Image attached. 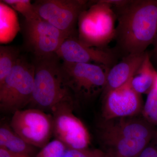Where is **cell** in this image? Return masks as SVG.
<instances>
[{"label": "cell", "instance_id": "obj_1", "mask_svg": "<svg viewBox=\"0 0 157 157\" xmlns=\"http://www.w3.org/2000/svg\"><path fill=\"white\" fill-rule=\"evenodd\" d=\"M117 25L115 49L125 56L146 52L157 33V0H127L113 7Z\"/></svg>", "mask_w": 157, "mask_h": 157}, {"label": "cell", "instance_id": "obj_2", "mask_svg": "<svg viewBox=\"0 0 157 157\" xmlns=\"http://www.w3.org/2000/svg\"><path fill=\"white\" fill-rule=\"evenodd\" d=\"M35 78L30 105L41 110L51 111L59 104L75 101L70 90L65 85L61 73V60L56 54L36 57Z\"/></svg>", "mask_w": 157, "mask_h": 157}, {"label": "cell", "instance_id": "obj_3", "mask_svg": "<svg viewBox=\"0 0 157 157\" xmlns=\"http://www.w3.org/2000/svg\"><path fill=\"white\" fill-rule=\"evenodd\" d=\"M116 21L111 5L104 0L90 1L78 17V40L89 47L106 48L115 37Z\"/></svg>", "mask_w": 157, "mask_h": 157}, {"label": "cell", "instance_id": "obj_4", "mask_svg": "<svg viewBox=\"0 0 157 157\" xmlns=\"http://www.w3.org/2000/svg\"><path fill=\"white\" fill-rule=\"evenodd\" d=\"M35 71L33 60L21 55L15 67L0 83V108L2 111L14 113L30 104Z\"/></svg>", "mask_w": 157, "mask_h": 157}, {"label": "cell", "instance_id": "obj_5", "mask_svg": "<svg viewBox=\"0 0 157 157\" xmlns=\"http://www.w3.org/2000/svg\"><path fill=\"white\" fill-rule=\"evenodd\" d=\"M110 68L94 63L62 62L64 82L75 100H90L103 93Z\"/></svg>", "mask_w": 157, "mask_h": 157}, {"label": "cell", "instance_id": "obj_6", "mask_svg": "<svg viewBox=\"0 0 157 157\" xmlns=\"http://www.w3.org/2000/svg\"><path fill=\"white\" fill-rule=\"evenodd\" d=\"M33 4L39 17L69 37L78 36L76 27L78 17L90 1L37 0Z\"/></svg>", "mask_w": 157, "mask_h": 157}, {"label": "cell", "instance_id": "obj_7", "mask_svg": "<svg viewBox=\"0 0 157 157\" xmlns=\"http://www.w3.org/2000/svg\"><path fill=\"white\" fill-rule=\"evenodd\" d=\"M21 30L25 49L36 57L55 54L64 40L69 37L40 17L24 19Z\"/></svg>", "mask_w": 157, "mask_h": 157}, {"label": "cell", "instance_id": "obj_8", "mask_svg": "<svg viewBox=\"0 0 157 157\" xmlns=\"http://www.w3.org/2000/svg\"><path fill=\"white\" fill-rule=\"evenodd\" d=\"M10 125L27 143L36 147L42 148L53 135L52 115L37 108L14 113Z\"/></svg>", "mask_w": 157, "mask_h": 157}, {"label": "cell", "instance_id": "obj_9", "mask_svg": "<svg viewBox=\"0 0 157 157\" xmlns=\"http://www.w3.org/2000/svg\"><path fill=\"white\" fill-rule=\"evenodd\" d=\"M75 101L63 102L55 107L52 113L53 135L68 149L88 148L90 138L83 123L73 113Z\"/></svg>", "mask_w": 157, "mask_h": 157}, {"label": "cell", "instance_id": "obj_10", "mask_svg": "<svg viewBox=\"0 0 157 157\" xmlns=\"http://www.w3.org/2000/svg\"><path fill=\"white\" fill-rule=\"evenodd\" d=\"M116 49L89 47L78 40V36L66 38L57 51L56 55L63 61L77 63H94L109 68L116 64Z\"/></svg>", "mask_w": 157, "mask_h": 157}, {"label": "cell", "instance_id": "obj_11", "mask_svg": "<svg viewBox=\"0 0 157 157\" xmlns=\"http://www.w3.org/2000/svg\"><path fill=\"white\" fill-rule=\"evenodd\" d=\"M132 78L122 86L103 95V120L132 117L140 112L142 106L141 95L132 88Z\"/></svg>", "mask_w": 157, "mask_h": 157}, {"label": "cell", "instance_id": "obj_12", "mask_svg": "<svg viewBox=\"0 0 157 157\" xmlns=\"http://www.w3.org/2000/svg\"><path fill=\"white\" fill-rule=\"evenodd\" d=\"M98 134L99 136L151 140L154 132L146 121L127 117L103 120L99 126Z\"/></svg>", "mask_w": 157, "mask_h": 157}, {"label": "cell", "instance_id": "obj_13", "mask_svg": "<svg viewBox=\"0 0 157 157\" xmlns=\"http://www.w3.org/2000/svg\"><path fill=\"white\" fill-rule=\"evenodd\" d=\"M146 52L123 57L120 62L109 69L102 95L122 86L134 76L143 63Z\"/></svg>", "mask_w": 157, "mask_h": 157}, {"label": "cell", "instance_id": "obj_14", "mask_svg": "<svg viewBox=\"0 0 157 157\" xmlns=\"http://www.w3.org/2000/svg\"><path fill=\"white\" fill-rule=\"evenodd\" d=\"M99 138L104 150L112 157H138L151 140L109 136Z\"/></svg>", "mask_w": 157, "mask_h": 157}, {"label": "cell", "instance_id": "obj_15", "mask_svg": "<svg viewBox=\"0 0 157 157\" xmlns=\"http://www.w3.org/2000/svg\"><path fill=\"white\" fill-rule=\"evenodd\" d=\"M0 147L21 157H32L36 151V147L27 143L6 124L0 127Z\"/></svg>", "mask_w": 157, "mask_h": 157}, {"label": "cell", "instance_id": "obj_16", "mask_svg": "<svg viewBox=\"0 0 157 157\" xmlns=\"http://www.w3.org/2000/svg\"><path fill=\"white\" fill-rule=\"evenodd\" d=\"M157 72L152 64L150 55L146 52L143 63L132 78V88L140 95L149 92L153 86Z\"/></svg>", "mask_w": 157, "mask_h": 157}, {"label": "cell", "instance_id": "obj_17", "mask_svg": "<svg viewBox=\"0 0 157 157\" xmlns=\"http://www.w3.org/2000/svg\"><path fill=\"white\" fill-rule=\"evenodd\" d=\"M21 55L20 48L16 46H0V83L15 67Z\"/></svg>", "mask_w": 157, "mask_h": 157}, {"label": "cell", "instance_id": "obj_18", "mask_svg": "<svg viewBox=\"0 0 157 157\" xmlns=\"http://www.w3.org/2000/svg\"><path fill=\"white\" fill-rule=\"evenodd\" d=\"M2 2L22 14L24 19H34L39 17L29 0H4Z\"/></svg>", "mask_w": 157, "mask_h": 157}, {"label": "cell", "instance_id": "obj_19", "mask_svg": "<svg viewBox=\"0 0 157 157\" xmlns=\"http://www.w3.org/2000/svg\"><path fill=\"white\" fill-rule=\"evenodd\" d=\"M143 113L149 122L157 124V90L155 88L148 93Z\"/></svg>", "mask_w": 157, "mask_h": 157}, {"label": "cell", "instance_id": "obj_20", "mask_svg": "<svg viewBox=\"0 0 157 157\" xmlns=\"http://www.w3.org/2000/svg\"><path fill=\"white\" fill-rule=\"evenodd\" d=\"M67 149L60 140L55 139L41 148L36 157H63Z\"/></svg>", "mask_w": 157, "mask_h": 157}, {"label": "cell", "instance_id": "obj_21", "mask_svg": "<svg viewBox=\"0 0 157 157\" xmlns=\"http://www.w3.org/2000/svg\"><path fill=\"white\" fill-rule=\"evenodd\" d=\"M63 157H112L104 150L67 149Z\"/></svg>", "mask_w": 157, "mask_h": 157}, {"label": "cell", "instance_id": "obj_22", "mask_svg": "<svg viewBox=\"0 0 157 157\" xmlns=\"http://www.w3.org/2000/svg\"><path fill=\"white\" fill-rule=\"evenodd\" d=\"M138 157H157V147L148 144Z\"/></svg>", "mask_w": 157, "mask_h": 157}, {"label": "cell", "instance_id": "obj_23", "mask_svg": "<svg viewBox=\"0 0 157 157\" xmlns=\"http://www.w3.org/2000/svg\"><path fill=\"white\" fill-rule=\"evenodd\" d=\"M0 157H21L9 151L6 149L0 147Z\"/></svg>", "mask_w": 157, "mask_h": 157}, {"label": "cell", "instance_id": "obj_24", "mask_svg": "<svg viewBox=\"0 0 157 157\" xmlns=\"http://www.w3.org/2000/svg\"><path fill=\"white\" fill-rule=\"evenodd\" d=\"M153 43L154 44V48L153 50L152 55L155 60L157 62V33Z\"/></svg>", "mask_w": 157, "mask_h": 157}, {"label": "cell", "instance_id": "obj_25", "mask_svg": "<svg viewBox=\"0 0 157 157\" xmlns=\"http://www.w3.org/2000/svg\"><path fill=\"white\" fill-rule=\"evenodd\" d=\"M153 87L155 88V89L157 90V72L156 76L155 78L154 81V83L153 86Z\"/></svg>", "mask_w": 157, "mask_h": 157}]
</instances>
